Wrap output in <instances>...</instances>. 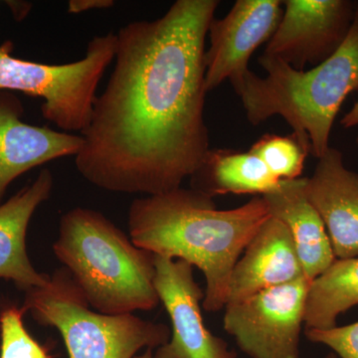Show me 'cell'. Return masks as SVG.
Wrapping results in <instances>:
<instances>
[{"label": "cell", "mask_w": 358, "mask_h": 358, "mask_svg": "<svg viewBox=\"0 0 358 358\" xmlns=\"http://www.w3.org/2000/svg\"><path fill=\"white\" fill-rule=\"evenodd\" d=\"M358 305V257L336 259L326 272L310 282L306 306L307 329L336 327L341 313Z\"/></svg>", "instance_id": "17"}, {"label": "cell", "mask_w": 358, "mask_h": 358, "mask_svg": "<svg viewBox=\"0 0 358 358\" xmlns=\"http://www.w3.org/2000/svg\"><path fill=\"white\" fill-rule=\"evenodd\" d=\"M22 308L37 324L57 329L69 358H134L143 348L154 350L171 338L166 324L134 313L94 310L65 268L45 286L27 289Z\"/></svg>", "instance_id": "5"}, {"label": "cell", "mask_w": 358, "mask_h": 358, "mask_svg": "<svg viewBox=\"0 0 358 358\" xmlns=\"http://www.w3.org/2000/svg\"><path fill=\"white\" fill-rule=\"evenodd\" d=\"M117 34L92 38L84 58L62 65L43 64L13 56L14 44L0 45V91L37 96L45 120L65 133H83L93 115L96 90L114 61Z\"/></svg>", "instance_id": "6"}, {"label": "cell", "mask_w": 358, "mask_h": 358, "mask_svg": "<svg viewBox=\"0 0 358 358\" xmlns=\"http://www.w3.org/2000/svg\"><path fill=\"white\" fill-rule=\"evenodd\" d=\"M341 124L345 129H352L358 126V100L352 109L341 119Z\"/></svg>", "instance_id": "22"}, {"label": "cell", "mask_w": 358, "mask_h": 358, "mask_svg": "<svg viewBox=\"0 0 358 358\" xmlns=\"http://www.w3.org/2000/svg\"><path fill=\"white\" fill-rule=\"evenodd\" d=\"M53 185V174L43 169L32 183L0 205V279L13 281L24 292L50 281V275L38 272L32 265L26 234L33 214L49 199Z\"/></svg>", "instance_id": "14"}, {"label": "cell", "mask_w": 358, "mask_h": 358, "mask_svg": "<svg viewBox=\"0 0 358 358\" xmlns=\"http://www.w3.org/2000/svg\"><path fill=\"white\" fill-rule=\"evenodd\" d=\"M280 0H237L225 17L211 21L209 47L205 51L207 93L226 80L239 83L250 71V58L268 42L282 20Z\"/></svg>", "instance_id": "10"}, {"label": "cell", "mask_w": 358, "mask_h": 358, "mask_svg": "<svg viewBox=\"0 0 358 358\" xmlns=\"http://www.w3.org/2000/svg\"><path fill=\"white\" fill-rule=\"evenodd\" d=\"M306 192L324 221L336 258H357L358 173L346 169L338 150L329 148L319 159Z\"/></svg>", "instance_id": "12"}, {"label": "cell", "mask_w": 358, "mask_h": 358, "mask_svg": "<svg viewBox=\"0 0 358 358\" xmlns=\"http://www.w3.org/2000/svg\"><path fill=\"white\" fill-rule=\"evenodd\" d=\"M10 6L11 10L14 14V17L16 20H20L24 18L29 13L30 6L29 3H25V2H7Z\"/></svg>", "instance_id": "23"}, {"label": "cell", "mask_w": 358, "mask_h": 358, "mask_svg": "<svg viewBox=\"0 0 358 358\" xmlns=\"http://www.w3.org/2000/svg\"><path fill=\"white\" fill-rule=\"evenodd\" d=\"M270 217L262 196L219 210L210 195L181 186L134 200L129 236L138 248L201 270L206 281L202 306L207 312H218L227 303L231 274L239 257Z\"/></svg>", "instance_id": "2"}, {"label": "cell", "mask_w": 358, "mask_h": 358, "mask_svg": "<svg viewBox=\"0 0 358 358\" xmlns=\"http://www.w3.org/2000/svg\"><path fill=\"white\" fill-rule=\"evenodd\" d=\"M155 287L171 322L169 343L154 358H236L227 343L205 327L200 303L204 292L195 282L193 266L155 255Z\"/></svg>", "instance_id": "9"}, {"label": "cell", "mask_w": 358, "mask_h": 358, "mask_svg": "<svg viewBox=\"0 0 358 358\" xmlns=\"http://www.w3.org/2000/svg\"><path fill=\"white\" fill-rule=\"evenodd\" d=\"M243 253L231 274L227 303L305 277L288 228L272 216L259 228Z\"/></svg>", "instance_id": "13"}, {"label": "cell", "mask_w": 358, "mask_h": 358, "mask_svg": "<svg viewBox=\"0 0 358 358\" xmlns=\"http://www.w3.org/2000/svg\"><path fill=\"white\" fill-rule=\"evenodd\" d=\"M152 348H147V350H145V352L143 353V355H136V357H134V358H154V355H152Z\"/></svg>", "instance_id": "24"}, {"label": "cell", "mask_w": 358, "mask_h": 358, "mask_svg": "<svg viewBox=\"0 0 358 358\" xmlns=\"http://www.w3.org/2000/svg\"><path fill=\"white\" fill-rule=\"evenodd\" d=\"M23 113L15 94L0 91V205L16 178L52 160L76 157L83 145L82 136L26 124Z\"/></svg>", "instance_id": "11"}, {"label": "cell", "mask_w": 358, "mask_h": 358, "mask_svg": "<svg viewBox=\"0 0 358 358\" xmlns=\"http://www.w3.org/2000/svg\"><path fill=\"white\" fill-rule=\"evenodd\" d=\"M357 145H358V138H357Z\"/></svg>", "instance_id": "26"}, {"label": "cell", "mask_w": 358, "mask_h": 358, "mask_svg": "<svg viewBox=\"0 0 358 358\" xmlns=\"http://www.w3.org/2000/svg\"><path fill=\"white\" fill-rule=\"evenodd\" d=\"M192 178L196 179L193 187L211 197L229 193L264 196L281 183L257 155L225 148H210Z\"/></svg>", "instance_id": "16"}, {"label": "cell", "mask_w": 358, "mask_h": 358, "mask_svg": "<svg viewBox=\"0 0 358 358\" xmlns=\"http://www.w3.org/2000/svg\"><path fill=\"white\" fill-rule=\"evenodd\" d=\"M114 4L113 0H71L68 4V13L78 14L93 9L110 8Z\"/></svg>", "instance_id": "21"}, {"label": "cell", "mask_w": 358, "mask_h": 358, "mask_svg": "<svg viewBox=\"0 0 358 358\" xmlns=\"http://www.w3.org/2000/svg\"><path fill=\"white\" fill-rule=\"evenodd\" d=\"M249 152L262 160L280 180L300 178L306 159L310 155V150L294 134L287 136L265 134Z\"/></svg>", "instance_id": "18"}, {"label": "cell", "mask_w": 358, "mask_h": 358, "mask_svg": "<svg viewBox=\"0 0 358 358\" xmlns=\"http://www.w3.org/2000/svg\"><path fill=\"white\" fill-rule=\"evenodd\" d=\"M264 56L305 70L333 56L348 37L357 10L352 0H287Z\"/></svg>", "instance_id": "8"}, {"label": "cell", "mask_w": 358, "mask_h": 358, "mask_svg": "<svg viewBox=\"0 0 358 358\" xmlns=\"http://www.w3.org/2000/svg\"><path fill=\"white\" fill-rule=\"evenodd\" d=\"M308 341L331 348L341 358H358V322L345 327L306 331Z\"/></svg>", "instance_id": "20"}, {"label": "cell", "mask_w": 358, "mask_h": 358, "mask_svg": "<svg viewBox=\"0 0 358 358\" xmlns=\"http://www.w3.org/2000/svg\"><path fill=\"white\" fill-rule=\"evenodd\" d=\"M259 63L266 76L250 70L233 85L247 120L259 126L280 115L310 154L320 159L331 148L329 136L341 106L358 91V2L345 42L322 64L296 70L280 59L264 55Z\"/></svg>", "instance_id": "3"}, {"label": "cell", "mask_w": 358, "mask_h": 358, "mask_svg": "<svg viewBox=\"0 0 358 358\" xmlns=\"http://www.w3.org/2000/svg\"><path fill=\"white\" fill-rule=\"evenodd\" d=\"M53 252L96 312L128 315L159 305L155 254L136 247L101 212L84 207L66 212Z\"/></svg>", "instance_id": "4"}, {"label": "cell", "mask_w": 358, "mask_h": 358, "mask_svg": "<svg viewBox=\"0 0 358 358\" xmlns=\"http://www.w3.org/2000/svg\"><path fill=\"white\" fill-rule=\"evenodd\" d=\"M26 310L15 305L0 310V358H53L30 336L23 322Z\"/></svg>", "instance_id": "19"}, {"label": "cell", "mask_w": 358, "mask_h": 358, "mask_svg": "<svg viewBox=\"0 0 358 358\" xmlns=\"http://www.w3.org/2000/svg\"><path fill=\"white\" fill-rule=\"evenodd\" d=\"M307 178L281 180L275 192L264 195L271 216L288 228L303 275L313 281L336 260L319 212L306 192Z\"/></svg>", "instance_id": "15"}, {"label": "cell", "mask_w": 358, "mask_h": 358, "mask_svg": "<svg viewBox=\"0 0 358 358\" xmlns=\"http://www.w3.org/2000/svg\"><path fill=\"white\" fill-rule=\"evenodd\" d=\"M310 281L301 277L225 306L223 324L251 358H300Z\"/></svg>", "instance_id": "7"}, {"label": "cell", "mask_w": 358, "mask_h": 358, "mask_svg": "<svg viewBox=\"0 0 358 358\" xmlns=\"http://www.w3.org/2000/svg\"><path fill=\"white\" fill-rule=\"evenodd\" d=\"M217 0H178L117 34L115 65L94 102L75 166L91 185L152 196L199 171L209 148L205 51Z\"/></svg>", "instance_id": "1"}, {"label": "cell", "mask_w": 358, "mask_h": 358, "mask_svg": "<svg viewBox=\"0 0 358 358\" xmlns=\"http://www.w3.org/2000/svg\"><path fill=\"white\" fill-rule=\"evenodd\" d=\"M326 358H338V357H336V355H334V353H329Z\"/></svg>", "instance_id": "25"}]
</instances>
